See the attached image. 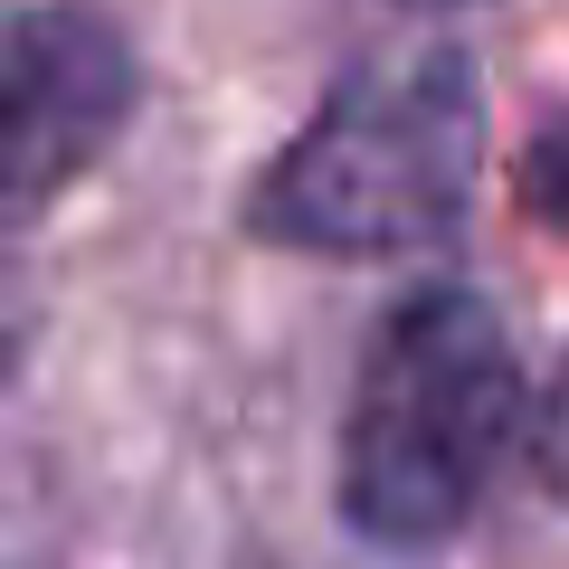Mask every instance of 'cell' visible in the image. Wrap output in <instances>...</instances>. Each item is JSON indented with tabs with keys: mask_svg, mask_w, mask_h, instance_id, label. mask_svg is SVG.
Returning a JSON list of instances; mask_svg holds the SVG:
<instances>
[{
	"mask_svg": "<svg viewBox=\"0 0 569 569\" xmlns=\"http://www.w3.org/2000/svg\"><path fill=\"white\" fill-rule=\"evenodd\" d=\"M142 67L96 0H29L10 20V200L48 209L114 152Z\"/></svg>",
	"mask_w": 569,
	"mask_h": 569,
	"instance_id": "3",
	"label": "cell"
},
{
	"mask_svg": "<svg viewBox=\"0 0 569 569\" xmlns=\"http://www.w3.org/2000/svg\"><path fill=\"white\" fill-rule=\"evenodd\" d=\"M418 10H466V0H418Z\"/></svg>",
	"mask_w": 569,
	"mask_h": 569,
	"instance_id": "6",
	"label": "cell"
},
{
	"mask_svg": "<svg viewBox=\"0 0 569 569\" xmlns=\"http://www.w3.org/2000/svg\"><path fill=\"white\" fill-rule=\"evenodd\" d=\"M512 200H522V219H531V228L569 238V104L531 123L522 162H512Z\"/></svg>",
	"mask_w": 569,
	"mask_h": 569,
	"instance_id": "4",
	"label": "cell"
},
{
	"mask_svg": "<svg viewBox=\"0 0 569 569\" xmlns=\"http://www.w3.org/2000/svg\"><path fill=\"white\" fill-rule=\"evenodd\" d=\"M522 351L475 284H418L380 313L342 418V522L380 550H437L522 447Z\"/></svg>",
	"mask_w": 569,
	"mask_h": 569,
	"instance_id": "2",
	"label": "cell"
},
{
	"mask_svg": "<svg viewBox=\"0 0 569 569\" xmlns=\"http://www.w3.org/2000/svg\"><path fill=\"white\" fill-rule=\"evenodd\" d=\"M531 475H541V493L569 503V351L541 380V399H531Z\"/></svg>",
	"mask_w": 569,
	"mask_h": 569,
	"instance_id": "5",
	"label": "cell"
},
{
	"mask_svg": "<svg viewBox=\"0 0 569 569\" xmlns=\"http://www.w3.org/2000/svg\"><path fill=\"white\" fill-rule=\"evenodd\" d=\"M485 171V77L456 39H408L342 67L305 133L247 190V238L295 257H418L466 228Z\"/></svg>",
	"mask_w": 569,
	"mask_h": 569,
	"instance_id": "1",
	"label": "cell"
}]
</instances>
